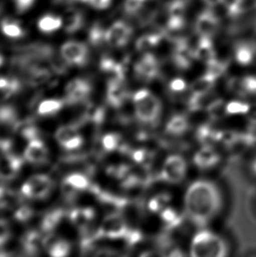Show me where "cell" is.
Instances as JSON below:
<instances>
[{"label": "cell", "mask_w": 256, "mask_h": 257, "mask_svg": "<svg viewBox=\"0 0 256 257\" xmlns=\"http://www.w3.org/2000/svg\"><path fill=\"white\" fill-rule=\"evenodd\" d=\"M11 237L9 224L5 219H0V247L7 242Z\"/></svg>", "instance_id": "obj_32"}, {"label": "cell", "mask_w": 256, "mask_h": 257, "mask_svg": "<svg viewBox=\"0 0 256 257\" xmlns=\"http://www.w3.org/2000/svg\"><path fill=\"white\" fill-rule=\"evenodd\" d=\"M218 24L219 21L218 18L211 11H207L198 16L195 25V29L197 35H200V37L211 38L218 30Z\"/></svg>", "instance_id": "obj_9"}, {"label": "cell", "mask_w": 256, "mask_h": 257, "mask_svg": "<svg viewBox=\"0 0 256 257\" xmlns=\"http://www.w3.org/2000/svg\"><path fill=\"white\" fill-rule=\"evenodd\" d=\"M88 39L90 44L95 48H102L105 44H107L106 30L102 27L99 22H96L90 27L88 34Z\"/></svg>", "instance_id": "obj_21"}, {"label": "cell", "mask_w": 256, "mask_h": 257, "mask_svg": "<svg viewBox=\"0 0 256 257\" xmlns=\"http://www.w3.org/2000/svg\"><path fill=\"white\" fill-rule=\"evenodd\" d=\"M123 233V224L120 219L115 215L108 216L98 230V236H106L116 238L120 236Z\"/></svg>", "instance_id": "obj_15"}, {"label": "cell", "mask_w": 256, "mask_h": 257, "mask_svg": "<svg viewBox=\"0 0 256 257\" xmlns=\"http://www.w3.org/2000/svg\"><path fill=\"white\" fill-rule=\"evenodd\" d=\"M17 201V194L6 188L0 187V209L10 208Z\"/></svg>", "instance_id": "obj_29"}, {"label": "cell", "mask_w": 256, "mask_h": 257, "mask_svg": "<svg viewBox=\"0 0 256 257\" xmlns=\"http://www.w3.org/2000/svg\"><path fill=\"white\" fill-rule=\"evenodd\" d=\"M53 3L57 6H63V7H72L73 5L77 3H83V0H52Z\"/></svg>", "instance_id": "obj_38"}, {"label": "cell", "mask_w": 256, "mask_h": 257, "mask_svg": "<svg viewBox=\"0 0 256 257\" xmlns=\"http://www.w3.org/2000/svg\"><path fill=\"white\" fill-rule=\"evenodd\" d=\"M112 0H83V3L97 10H105L111 6Z\"/></svg>", "instance_id": "obj_34"}, {"label": "cell", "mask_w": 256, "mask_h": 257, "mask_svg": "<svg viewBox=\"0 0 256 257\" xmlns=\"http://www.w3.org/2000/svg\"><path fill=\"white\" fill-rule=\"evenodd\" d=\"M4 63V57L1 54H0V66H2V64Z\"/></svg>", "instance_id": "obj_40"}, {"label": "cell", "mask_w": 256, "mask_h": 257, "mask_svg": "<svg viewBox=\"0 0 256 257\" xmlns=\"http://www.w3.org/2000/svg\"><path fill=\"white\" fill-rule=\"evenodd\" d=\"M60 53L69 66L83 67L89 62L90 51L88 46L83 42L77 41L66 42L61 47Z\"/></svg>", "instance_id": "obj_5"}, {"label": "cell", "mask_w": 256, "mask_h": 257, "mask_svg": "<svg viewBox=\"0 0 256 257\" xmlns=\"http://www.w3.org/2000/svg\"><path fill=\"white\" fill-rule=\"evenodd\" d=\"M65 104L64 100L59 99H47L42 101L38 107V114L41 116H51L62 110Z\"/></svg>", "instance_id": "obj_24"}, {"label": "cell", "mask_w": 256, "mask_h": 257, "mask_svg": "<svg viewBox=\"0 0 256 257\" xmlns=\"http://www.w3.org/2000/svg\"><path fill=\"white\" fill-rule=\"evenodd\" d=\"M195 56L201 61L211 62V60H213L214 49H213L211 39L208 37H201L195 51Z\"/></svg>", "instance_id": "obj_22"}, {"label": "cell", "mask_w": 256, "mask_h": 257, "mask_svg": "<svg viewBox=\"0 0 256 257\" xmlns=\"http://www.w3.org/2000/svg\"><path fill=\"white\" fill-rule=\"evenodd\" d=\"M44 249L48 251L51 256L63 257L69 254L71 246L69 241L49 233L47 236H44Z\"/></svg>", "instance_id": "obj_12"}, {"label": "cell", "mask_w": 256, "mask_h": 257, "mask_svg": "<svg viewBox=\"0 0 256 257\" xmlns=\"http://www.w3.org/2000/svg\"><path fill=\"white\" fill-rule=\"evenodd\" d=\"M226 245L221 237L215 233L203 231L195 235L191 245L194 256H225Z\"/></svg>", "instance_id": "obj_3"}, {"label": "cell", "mask_w": 256, "mask_h": 257, "mask_svg": "<svg viewBox=\"0 0 256 257\" xmlns=\"http://www.w3.org/2000/svg\"><path fill=\"white\" fill-rule=\"evenodd\" d=\"M188 214L196 222L205 223L213 219L222 207V195L211 181L202 179L189 186L184 197Z\"/></svg>", "instance_id": "obj_1"}, {"label": "cell", "mask_w": 256, "mask_h": 257, "mask_svg": "<svg viewBox=\"0 0 256 257\" xmlns=\"http://www.w3.org/2000/svg\"><path fill=\"white\" fill-rule=\"evenodd\" d=\"M48 156L47 148L39 138L30 141L25 150V159L35 165L45 164L48 161Z\"/></svg>", "instance_id": "obj_10"}, {"label": "cell", "mask_w": 256, "mask_h": 257, "mask_svg": "<svg viewBox=\"0 0 256 257\" xmlns=\"http://www.w3.org/2000/svg\"><path fill=\"white\" fill-rule=\"evenodd\" d=\"M205 3L207 4L208 6L210 7H215V6H217L218 4L222 2L223 0H204Z\"/></svg>", "instance_id": "obj_39"}, {"label": "cell", "mask_w": 256, "mask_h": 257, "mask_svg": "<svg viewBox=\"0 0 256 257\" xmlns=\"http://www.w3.org/2000/svg\"><path fill=\"white\" fill-rule=\"evenodd\" d=\"M146 0H125L124 10L127 14H135L142 8Z\"/></svg>", "instance_id": "obj_33"}, {"label": "cell", "mask_w": 256, "mask_h": 257, "mask_svg": "<svg viewBox=\"0 0 256 257\" xmlns=\"http://www.w3.org/2000/svg\"><path fill=\"white\" fill-rule=\"evenodd\" d=\"M37 26L43 34H52L63 27V20L55 14H45L39 20Z\"/></svg>", "instance_id": "obj_18"}, {"label": "cell", "mask_w": 256, "mask_h": 257, "mask_svg": "<svg viewBox=\"0 0 256 257\" xmlns=\"http://www.w3.org/2000/svg\"><path fill=\"white\" fill-rule=\"evenodd\" d=\"M53 181L43 174L35 175L28 178L21 187V194L32 199H44L51 193Z\"/></svg>", "instance_id": "obj_4"}, {"label": "cell", "mask_w": 256, "mask_h": 257, "mask_svg": "<svg viewBox=\"0 0 256 257\" xmlns=\"http://www.w3.org/2000/svg\"><path fill=\"white\" fill-rule=\"evenodd\" d=\"M118 144V139L114 135H107L103 138V146L108 151L114 150Z\"/></svg>", "instance_id": "obj_37"}, {"label": "cell", "mask_w": 256, "mask_h": 257, "mask_svg": "<svg viewBox=\"0 0 256 257\" xmlns=\"http://www.w3.org/2000/svg\"><path fill=\"white\" fill-rule=\"evenodd\" d=\"M63 216H64V212L62 209H53L49 212H47L45 215L43 216L42 223H41L42 232L46 233H52V231L59 226Z\"/></svg>", "instance_id": "obj_16"}, {"label": "cell", "mask_w": 256, "mask_h": 257, "mask_svg": "<svg viewBox=\"0 0 256 257\" xmlns=\"http://www.w3.org/2000/svg\"><path fill=\"white\" fill-rule=\"evenodd\" d=\"M132 28L123 21H117L106 29L107 45L112 48H121L131 38Z\"/></svg>", "instance_id": "obj_7"}, {"label": "cell", "mask_w": 256, "mask_h": 257, "mask_svg": "<svg viewBox=\"0 0 256 257\" xmlns=\"http://www.w3.org/2000/svg\"><path fill=\"white\" fill-rule=\"evenodd\" d=\"M156 69H157V62L156 58L150 54H146L136 66V70L138 72L145 74L147 76H150L155 73Z\"/></svg>", "instance_id": "obj_25"}, {"label": "cell", "mask_w": 256, "mask_h": 257, "mask_svg": "<svg viewBox=\"0 0 256 257\" xmlns=\"http://www.w3.org/2000/svg\"><path fill=\"white\" fill-rule=\"evenodd\" d=\"M16 51L30 54L39 59L44 61L49 64L51 70L58 75H63L68 71L69 64L63 59L61 53H57L52 46L42 43L34 42L28 45L21 46L16 48Z\"/></svg>", "instance_id": "obj_2"}, {"label": "cell", "mask_w": 256, "mask_h": 257, "mask_svg": "<svg viewBox=\"0 0 256 257\" xmlns=\"http://www.w3.org/2000/svg\"><path fill=\"white\" fill-rule=\"evenodd\" d=\"M91 91L90 84L83 78H76L70 81L65 88V104H76L86 103Z\"/></svg>", "instance_id": "obj_6"}, {"label": "cell", "mask_w": 256, "mask_h": 257, "mask_svg": "<svg viewBox=\"0 0 256 257\" xmlns=\"http://www.w3.org/2000/svg\"><path fill=\"white\" fill-rule=\"evenodd\" d=\"M78 190H76V188L73 187L71 184H69L68 181H63L62 184V191H63V197L65 198L67 201H72L76 197V192Z\"/></svg>", "instance_id": "obj_31"}, {"label": "cell", "mask_w": 256, "mask_h": 257, "mask_svg": "<svg viewBox=\"0 0 256 257\" xmlns=\"http://www.w3.org/2000/svg\"><path fill=\"white\" fill-rule=\"evenodd\" d=\"M21 121L18 118V111L16 108L12 105H3L0 107V125H5L7 127L17 128Z\"/></svg>", "instance_id": "obj_19"}, {"label": "cell", "mask_w": 256, "mask_h": 257, "mask_svg": "<svg viewBox=\"0 0 256 257\" xmlns=\"http://www.w3.org/2000/svg\"><path fill=\"white\" fill-rule=\"evenodd\" d=\"M23 161L16 155L7 152L0 157V180L11 181L17 177Z\"/></svg>", "instance_id": "obj_8"}, {"label": "cell", "mask_w": 256, "mask_h": 257, "mask_svg": "<svg viewBox=\"0 0 256 257\" xmlns=\"http://www.w3.org/2000/svg\"><path fill=\"white\" fill-rule=\"evenodd\" d=\"M34 213H35L34 210L31 207H29L28 205H23L15 212L14 218L19 222H28L29 219H32Z\"/></svg>", "instance_id": "obj_30"}, {"label": "cell", "mask_w": 256, "mask_h": 257, "mask_svg": "<svg viewBox=\"0 0 256 257\" xmlns=\"http://www.w3.org/2000/svg\"><path fill=\"white\" fill-rule=\"evenodd\" d=\"M1 31L7 37L11 39L23 38L26 31L19 21L11 18L4 19L0 25Z\"/></svg>", "instance_id": "obj_17"}, {"label": "cell", "mask_w": 256, "mask_h": 257, "mask_svg": "<svg viewBox=\"0 0 256 257\" xmlns=\"http://www.w3.org/2000/svg\"><path fill=\"white\" fill-rule=\"evenodd\" d=\"M78 128L79 127L76 124L62 125L56 130V136H55L56 142L63 148L66 143H69L70 140L76 137L77 135H79L77 132Z\"/></svg>", "instance_id": "obj_23"}, {"label": "cell", "mask_w": 256, "mask_h": 257, "mask_svg": "<svg viewBox=\"0 0 256 257\" xmlns=\"http://www.w3.org/2000/svg\"><path fill=\"white\" fill-rule=\"evenodd\" d=\"M256 48L248 42H241L235 48V57L238 63L247 65L253 62Z\"/></svg>", "instance_id": "obj_20"}, {"label": "cell", "mask_w": 256, "mask_h": 257, "mask_svg": "<svg viewBox=\"0 0 256 257\" xmlns=\"http://www.w3.org/2000/svg\"><path fill=\"white\" fill-rule=\"evenodd\" d=\"M65 180L68 181L73 187L76 188L78 191H85L90 188V181L85 175L81 173L69 174L67 176Z\"/></svg>", "instance_id": "obj_27"}, {"label": "cell", "mask_w": 256, "mask_h": 257, "mask_svg": "<svg viewBox=\"0 0 256 257\" xmlns=\"http://www.w3.org/2000/svg\"><path fill=\"white\" fill-rule=\"evenodd\" d=\"M69 219L73 225L79 230L80 233H83L90 230L91 223L93 222L95 212L93 209L85 208L73 209L69 212Z\"/></svg>", "instance_id": "obj_11"}, {"label": "cell", "mask_w": 256, "mask_h": 257, "mask_svg": "<svg viewBox=\"0 0 256 257\" xmlns=\"http://www.w3.org/2000/svg\"><path fill=\"white\" fill-rule=\"evenodd\" d=\"M162 39H163V35L159 34L143 35L139 39L138 42H136V48L140 51H148L149 49L158 45Z\"/></svg>", "instance_id": "obj_26"}, {"label": "cell", "mask_w": 256, "mask_h": 257, "mask_svg": "<svg viewBox=\"0 0 256 257\" xmlns=\"http://www.w3.org/2000/svg\"><path fill=\"white\" fill-rule=\"evenodd\" d=\"M35 0H14V6L19 14H24L35 5Z\"/></svg>", "instance_id": "obj_35"}, {"label": "cell", "mask_w": 256, "mask_h": 257, "mask_svg": "<svg viewBox=\"0 0 256 257\" xmlns=\"http://www.w3.org/2000/svg\"><path fill=\"white\" fill-rule=\"evenodd\" d=\"M85 24V16L82 11L72 7H69L66 11L63 27L67 34H75L79 31Z\"/></svg>", "instance_id": "obj_13"}, {"label": "cell", "mask_w": 256, "mask_h": 257, "mask_svg": "<svg viewBox=\"0 0 256 257\" xmlns=\"http://www.w3.org/2000/svg\"><path fill=\"white\" fill-rule=\"evenodd\" d=\"M83 144V138L80 135H77L76 137L70 140L69 143H66L63 149L67 151H74V150H78Z\"/></svg>", "instance_id": "obj_36"}, {"label": "cell", "mask_w": 256, "mask_h": 257, "mask_svg": "<svg viewBox=\"0 0 256 257\" xmlns=\"http://www.w3.org/2000/svg\"><path fill=\"white\" fill-rule=\"evenodd\" d=\"M187 8L186 0H173L167 7V13L170 18H184Z\"/></svg>", "instance_id": "obj_28"}, {"label": "cell", "mask_w": 256, "mask_h": 257, "mask_svg": "<svg viewBox=\"0 0 256 257\" xmlns=\"http://www.w3.org/2000/svg\"><path fill=\"white\" fill-rule=\"evenodd\" d=\"M22 246L27 254L36 255L44 248V237L37 231H29L22 239Z\"/></svg>", "instance_id": "obj_14"}]
</instances>
